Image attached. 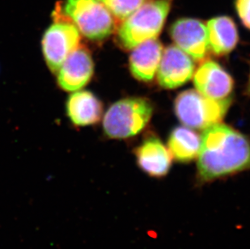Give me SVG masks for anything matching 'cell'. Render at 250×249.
<instances>
[{"instance_id": "obj_2", "label": "cell", "mask_w": 250, "mask_h": 249, "mask_svg": "<svg viewBox=\"0 0 250 249\" xmlns=\"http://www.w3.org/2000/svg\"><path fill=\"white\" fill-rule=\"evenodd\" d=\"M172 0H147L117 30V42L123 50H131L139 44L157 39L163 30Z\"/></svg>"}, {"instance_id": "obj_4", "label": "cell", "mask_w": 250, "mask_h": 249, "mask_svg": "<svg viewBox=\"0 0 250 249\" xmlns=\"http://www.w3.org/2000/svg\"><path fill=\"white\" fill-rule=\"evenodd\" d=\"M231 103V97L216 101L195 90H187L181 92L175 100V114L185 126L204 130L222 122Z\"/></svg>"}, {"instance_id": "obj_13", "label": "cell", "mask_w": 250, "mask_h": 249, "mask_svg": "<svg viewBox=\"0 0 250 249\" xmlns=\"http://www.w3.org/2000/svg\"><path fill=\"white\" fill-rule=\"evenodd\" d=\"M66 113L71 123L78 126H87L99 123L103 105L92 92L76 91L66 101Z\"/></svg>"}, {"instance_id": "obj_9", "label": "cell", "mask_w": 250, "mask_h": 249, "mask_svg": "<svg viewBox=\"0 0 250 249\" xmlns=\"http://www.w3.org/2000/svg\"><path fill=\"white\" fill-rule=\"evenodd\" d=\"M193 77L197 91L210 99H228L233 92V79L216 62H202Z\"/></svg>"}, {"instance_id": "obj_14", "label": "cell", "mask_w": 250, "mask_h": 249, "mask_svg": "<svg viewBox=\"0 0 250 249\" xmlns=\"http://www.w3.org/2000/svg\"><path fill=\"white\" fill-rule=\"evenodd\" d=\"M210 53L225 56L236 48L239 42L238 31L233 20L226 16L214 17L207 24Z\"/></svg>"}, {"instance_id": "obj_7", "label": "cell", "mask_w": 250, "mask_h": 249, "mask_svg": "<svg viewBox=\"0 0 250 249\" xmlns=\"http://www.w3.org/2000/svg\"><path fill=\"white\" fill-rule=\"evenodd\" d=\"M169 34L175 45L195 61L208 59L210 50L204 22L194 18H181L171 25Z\"/></svg>"}, {"instance_id": "obj_15", "label": "cell", "mask_w": 250, "mask_h": 249, "mask_svg": "<svg viewBox=\"0 0 250 249\" xmlns=\"http://www.w3.org/2000/svg\"><path fill=\"white\" fill-rule=\"evenodd\" d=\"M202 138L197 132L187 126L176 127L167 140V148L177 162L188 164L198 158Z\"/></svg>"}, {"instance_id": "obj_5", "label": "cell", "mask_w": 250, "mask_h": 249, "mask_svg": "<svg viewBox=\"0 0 250 249\" xmlns=\"http://www.w3.org/2000/svg\"><path fill=\"white\" fill-rule=\"evenodd\" d=\"M64 17L89 40L100 42L115 29L114 17L99 0H66Z\"/></svg>"}, {"instance_id": "obj_3", "label": "cell", "mask_w": 250, "mask_h": 249, "mask_svg": "<svg viewBox=\"0 0 250 249\" xmlns=\"http://www.w3.org/2000/svg\"><path fill=\"white\" fill-rule=\"evenodd\" d=\"M153 111L152 103L144 97H129L117 101L104 114V134L114 139L137 135L148 124Z\"/></svg>"}, {"instance_id": "obj_8", "label": "cell", "mask_w": 250, "mask_h": 249, "mask_svg": "<svg viewBox=\"0 0 250 249\" xmlns=\"http://www.w3.org/2000/svg\"><path fill=\"white\" fill-rule=\"evenodd\" d=\"M195 72L194 59L177 47L165 49L157 71V81L165 89H175L189 82Z\"/></svg>"}, {"instance_id": "obj_12", "label": "cell", "mask_w": 250, "mask_h": 249, "mask_svg": "<svg viewBox=\"0 0 250 249\" xmlns=\"http://www.w3.org/2000/svg\"><path fill=\"white\" fill-rule=\"evenodd\" d=\"M131 50L129 59L130 73L139 81L151 82L157 73L162 58V43L157 39H151L139 44Z\"/></svg>"}, {"instance_id": "obj_1", "label": "cell", "mask_w": 250, "mask_h": 249, "mask_svg": "<svg viewBox=\"0 0 250 249\" xmlns=\"http://www.w3.org/2000/svg\"><path fill=\"white\" fill-rule=\"evenodd\" d=\"M197 158L198 187L250 170V139L223 123L204 129Z\"/></svg>"}, {"instance_id": "obj_6", "label": "cell", "mask_w": 250, "mask_h": 249, "mask_svg": "<svg viewBox=\"0 0 250 249\" xmlns=\"http://www.w3.org/2000/svg\"><path fill=\"white\" fill-rule=\"evenodd\" d=\"M81 44V33L69 20L57 19L45 30L42 40L45 61L52 72H57L65 59Z\"/></svg>"}, {"instance_id": "obj_10", "label": "cell", "mask_w": 250, "mask_h": 249, "mask_svg": "<svg viewBox=\"0 0 250 249\" xmlns=\"http://www.w3.org/2000/svg\"><path fill=\"white\" fill-rule=\"evenodd\" d=\"M94 73V62L88 50L79 46L57 71L58 84L66 92H76L88 83Z\"/></svg>"}, {"instance_id": "obj_16", "label": "cell", "mask_w": 250, "mask_h": 249, "mask_svg": "<svg viewBox=\"0 0 250 249\" xmlns=\"http://www.w3.org/2000/svg\"><path fill=\"white\" fill-rule=\"evenodd\" d=\"M114 18L123 21L147 0H99Z\"/></svg>"}, {"instance_id": "obj_11", "label": "cell", "mask_w": 250, "mask_h": 249, "mask_svg": "<svg viewBox=\"0 0 250 249\" xmlns=\"http://www.w3.org/2000/svg\"><path fill=\"white\" fill-rule=\"evenodd\" d=\"M135 155L139 168L153 178H163L172 167V156L169 150L154 135L144 139L135 149Z\"/></svg>"}, {"instance_id": "obj_17", "label": "cell", "mask_w": 250, "mask_h": 249, "mask_svg": "<svg viewBox=\"0 0 250 249\" xmlns=\"http://www.w3.org/2000/svg\"><path fill=\"white\" fill-rule=\"evenodd\" d=\"M236 9L242 24L250 29V0H236Z\"/></svg>"}, {"instance_id": "obj_18", "label": "cell", "mask_w": 250, "mask_h": 249, "mask_svg": "<svg viewBox=\"0 0 250 249\" xmlns=\"http://www.w3.org/2000/svg\"><path fill=\"white\" fill-rule=\"evenodd\" d=\"M249 90H250V84H249Z\"/></svg>"}]
</instances>
